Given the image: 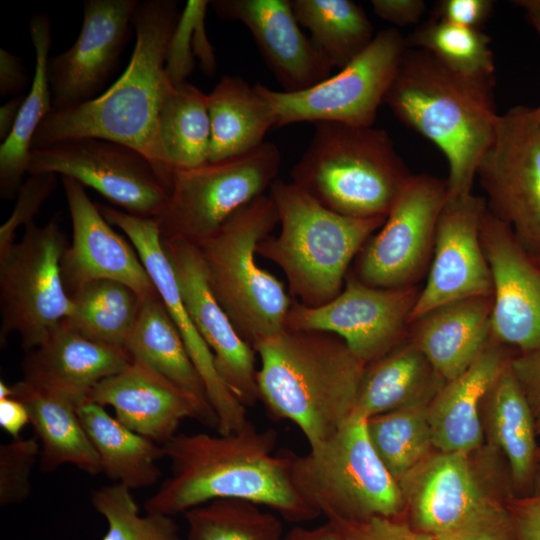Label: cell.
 Returning a JSON list of instances; mask_svg holds the SVG:
<instances>
[{"instance_id":"obj_34","label":"cell","mask_w":540,"mask_h":540,"mask_svg":"<svg viewBox=\"0 0 540 540\" xmlns=\"http://www.w3.org/2000/svg\"><path fill=\"white\" fill-rule=\"evenodd\" d=\"M125 349L133 359L210 404L201 376L159 294L142 301Z\"/></svg>"},{"instance_id":"obj_46","label":"cell","mask_w":540,"mask_h":540,"mask_svg":"<svg viewBox=\"0 0 540 540\" xmlns=\"http://www.w3.org/2000/svg\"><path fill=\"white\" fill-rule=\"evenodd\" d=\"M511 368L530 407L537 435L540 436V347L515 354L511 359Z\"/></svg>"},{"instance_id":"obj_1","label":"cell","mask_w":540,"mask_h":540,"mask_svg":"<svg viewBox=\"0 0 540 540\" xmlns=\"http://www.w3.org/2000/svg\"><path fill=\"white\" fill-rule=\"evenodd\" d=\"M277 432L248 421L237 432L177 434L163 445L170 476L144 503L173 516L218 499L245 500L299 523L319 516L292 481L293 453H276Z\"/></svg>"},{"instance_id":"obj_29","label":"cell","mask_w":540,"mask_h":540,"mask_svg":"<svg viewBox=\"0 0 540 540\" xmlns=\"http://www.w3.org/2000/svg\"><path fill=\"white\" fill-rule=\"evenodd\" d=\"M14 397L22 401L39 440L40 467L51 472L71 464L90 475L102 473L98 455L77 413L73 398L25 380L12 384Z\"/></svg>"},{"instance_id":"obj_28","label":"cell","mask_w":540,"mask_h":540,"mask_svg":"<svg viewBox=\"0 0 540 540\" xmlns=\"http://www.w3.org/2000/svg\"><path fill=\"white\" fill-rule=\"evenodd\" d=\"M512 359V358H511ZM511 359L484 396L483 426L507 460L514 497L532 494L539 445L530 407L513 374Z\"/></svg>"},{"instance_id":"obj_6","label":"cell","mask_w":540,"mask_h":540,"mask_svg":"<svg viewBox=\"0 0 540 540\" xmlns=\"http://www.w3.org/2000/svg\"><path fill=\"white\" fill-rule=\"evenodd\" d=\"M412 174L385 130L315 124L291 182L327 209L352 218L387 217Z\"/></svg>"},{"instance_id":"obj_48","label":"cell","mask_w":540,"mask_h":540,"mask_svg":"<svg viewBox=\"0 0 540 540\" xmlns=\"http://www.w3.org/2000/svg\"><path fill=\"white\" fill-rule=\"evenodd\" d=\"M507 511L515 540H540V495L511 497Z\"/></svg>"},{"instance_id":"obj_31","label":"cell","mask_w":540,"mask_h":540,"mask_svg":"<svg viewBox=\"0 0 540 540\" xmlns=\"http://www.w3.org/2000/svg\"><path fill=\"white\" fill-rule=\"evenodd\" d=\"M211 126L209 162L246 154L265 141L277 117L256 88L238 76H223L207 94Z\"/></svg>"},{"instance_id":"obj_11","label":"cell","mask_w":540,"mask_h":540,"mask_svg":"<svg viewBox=\"0 0 540 540\" xmlns=\"http://www.w3.org/2000/svg\"><path fill=\"white\" fill-rule=\"evenodd\" d=\"M408 46L395 28L375 34L370 45L348 65L317 85L295 93L256 88L270 103L277 126L298 122H338L373 126Z\"/></svg>"},{"instance_id":"obj_9","label":"cell","mask_w":540,"mask_h":540,"mask_svg":"<svg viewBox=\"0 0 540 540\" xmlns=\"http://www.w3.org/2000/svg\"><path fill=\"white\" fill-rule=\"evenodd\" d=\"M66 236L55 216L27 225L20 241L0 252V344L10 334L29 352L41 345L73 311L62 279Z\"/></svg>"},{"instance_id":"obj_4","label":"cell","mask_w":540,"mask_h":540,"mask_svg":"<svg viewBox=\"0 0 540 540\" xmlns=\"http://www.w3.org/2000/svg\"><path fill=\"white\" fill-rule=\"evenodd\" d=\"M253 348L259 400L275 419L297 425L310 448L352 416L366 364L339 336L285 327Z\"/></svg>"},{"instance_id":"obj_42","label":"cell","mask_w":540,"mask_h":540,"mask_svg":"<svg viewBox=\"0 0 540 540\" xmlns=\"http://www.w3.org/2000/svg\"><path fill=\"white\" fill-rule=\"evenodd\" d=\"M36 438L17 437L0 446V505L24 502L31 494V474L40 457Z\"/></svg>"},{"instance_id":"obj_14","label":"cell","mask_w":540,"mask_h":540,"mask_svg":"<svg viewBox=\"0 0 540 540\" xmlns=\"http://www.w3.org/2000/svg\"><path fill=\"white\" fill-rule=\"evenodd\" d=\"M476 177L488 210L540 256V118L535 108L520 105L498 116Z\"/></svg>"},{"instance_id":"obj_13","label":"cell","mask_w":540,"mask_h":540,"mask_svg":"<svg viewBox=\"0 0 540 540\" xmlns=\"http://www.w3.org/2000/svg\"><path fill=\"white\" fill-rule=\"evenodd\" d=\"M447 198L446 180L412 175L381 228L357 254L351 272L372 287L418 286L431 264L436 226Z\"/></svg>"},{"instance_id":"obj_12","label":"cell","mask_w":540,"mask_h":540,"mask_svg":"<svg viewBox=\"0 0 540 540\" xmlns=\"http://www.w3.org/2000/svg\"><path fill=\"white\" fill-rule=\"evenodd\" d=\"M42 173L74 179L139 217L157 219L169 201V184L154 164L110 140L82 137L33 148L28 174Z\"/></svg>"},{"instance_id":"obj_19","label":"cell","mask_w":540,"mask_h":540,"mask_svg":"<svg viewBox=\"0 0 540 540\" xmlns=\"http://www.w3.org/2000/svg\"><path fill=\"white\" fill-rule=\"evenodd\" d=\"M139 4L137 0H85L73 45L49 59L52 111L96 98L119 62Z\"/></svg>"},{"instance_id":"obj_21","label":"cell","mask_w":540,"mask_h":540,"mask_svg":"<svg viewBox=\"0 0 540 540\" xmlns=\"http://www.w3.org/2000/svg\"><path fill=\"white\" fill-rule=\"evenodd\" d=\"M72 223V241L64 251L61 273L69 295L95 280H113L133 289L141 301L158 296L137 251L116 233L84 189L61 177Z\"/></svg>"},{"instance_id":"obj_2","label":"cell","mask_w":540,"mask_h":540,"mask_svg":"<svg viewBox=\"0 0 540 540\" xmlns=\"http://www.w3.org/2000/svg\"><path fill=\"white\" fill-rule=\"evenodd\" d=\"M180 14L174 0L139 2L132 19L135 46L125 72L96 98L51 111L37 129L32 149L82 137L118 142L145 155L170 185L172 171L159 123L173 86L166 57Z\"/></svg>"},{"instance_id":"obj_47","label":"cell","mask_w":540,"mask_h":540,"mask_svg":"<svg viewBox=\"0 0 540 540\" xmlns=\"http://www.w3.org/2000/svg\"><path fill=\"white\" fill-rule=\"evenodd\" d=\"M493 5L491 0H443L436 4L433 19L480 30Z\"/></svg>"},{"instance_id":"obj_40","label":"cell","mask_w":540,"mask_h":540,"mask_svg":"<svg viewBox=\"0 0 540 540\" xmlns=\"http://www.w3.org/2000/svg\"><path fill=\"white\" fill-rule=\"evenodd\" d=\"M407 46L431 53L450 69L471 76H494L490 38L479 29L432 19L408 38Z\"/></svg>"},{"instance_id":"obj_15","label":"cell","mask_w":540,"mask_h":540,"mask_svg":"<svg viewBox=\"0 0 540 540\" xmlns=\"http://www.w3.org/2000/svg\"><path fill=\"white\" fill-rule=\"evenodd\" d=\"M420 290L372 287L349 270L342 291L324 305L307 307L292 298L285 327L333 333L368 365L407 338Z\"/></svg>"},{"instance_id":"obj_20","label":"cell","mask_w":540,"mask_h":540,"mask_svg":"<svg viewBox=\"0 0 540 540\" xmlns=\"http://www.w3.org/2000/svg\"><path fill=\"white\" fill-rule=\"evenodd\" d=\"M163 243L186 309L213 354L221 380L243 406H254L259 401L257 354L214 297L198 247L183 240Z\"/></svg>"},{"instance_id":"obj_41","label":"cell","mask_w":540,"mask_h":540,"mask_svg":"<svg viewBox=\"0 0 540 540\" xmlns=\"http://www.w3.org/2000/svg\"><path fill=\"white\" fill-rule=\"evenodd\" d=\"M132 490L123 484L103 486L92 492L91 503L107 522L102 540H181L172 516H142Z\"/></svg>"},{"instance_id":"obj_18","label":"cell","mask_w":540,"mask_h":540,"mask_svg":"<svg viewBox=\"0 0 540 540\" xmlns=\"http://www.w3.org/2000/svg\"><path fill=\"white\" fill-rule=\"evenodd\" d=\"M486 209L485 198L473 193L447 198L436 226L427 279L410 322L449 302L492 295V275L480 239Z\"/></svg>"},{"instance_id":"obj_5","label":"cell","mask_w":540,"mask_h":540,"mask_svg":"<svg viewBox=\"0 0 540 540\" xmlns=\"http://www.w3.org/2000/svg\"><path fill=\"white\" fill-rule=\"evenodd\" d=\"M280 232L268 236L257 255L284 273L289 295L307 307L330 302L366 241L386 217L352 218L322 206L292 182L276 179L270 187Z\"/></svg>"},{"instance_id":"obj_24","label":"cell","mask_w":540,"mask_h":540,"mask_svg":"<svg viewBox=\"0 0 540 540\" xmlns=\"http://www.w3.org/2000/svg\"><path fill=\"white\" fill-rule=\"evenodd\" d=\"M210 5L220 18L247 27L283 92H300L331 76L332 67L301 31L291 0H214Z\"/></svg>"},{"instance_id":"obj_44","label":"cell","mask_w":540,"mask_h":540,"mask_svg":"<svg viewBox=\"0 0 540 540\" xmlns=\"http://www.w3.org/2000/svg\"><path fill=\"white\" fill-rule=\"evenodd\" d=\"M210 1H187L181 12L175 30L169 42L166 57V72L173 84L185 81L194 67L191 40L198 19L206 14Z\"/></svg>"},{"instance_id":"obj_27","label":"cell","mask_w":540,"mask_h":540,"mask_svg":"<svg viewBox=\"0 0 540 540\" xmlns=\"http://www.w3.org/2000/svg\"><path fill=\"white\" fill-rule=\"evenodd\" d=\"M492 295L449 302L410 322L407 339L436 373L451 380L463 373L492 338Z\"/></svg>"},{"instance_id":"obj_49","label":"cell","mask_w":540,"mask_h":540,"mask_svg":"<svg viewBox=\"0 0 540 540\" xmlns=\"http://www.w3.org/2000/svg\"><path fill=\"white\" fill-rule=\"evenodd\" d=\"M435 540H515L507 508L464 528L442 534Z\"/></svg>"},{"instance_id":"obj_35","label":"cell","mask_w":540,"mask_h":540,"mask_svg":"<svg viewBox=\"0 0 540 540\" xmlns=\"http://www.w3.org/2000/svg\"><path fill=\"white\" fill-rule=\"evenodd\" d=\"M298 23L332 68L342 69L374 39V28L360 5L351 0H291Z\"/></svg>"},{"instance_id":"obj_43","label":"cell","mask_w":540,"mask_h":540,"mask_svg":"<svg viewBox=\"0 0 540 540\" xmlns=\"http://www.w3.org/2000/svg\"><path fill=\"white\" fill-rule=\"evenodd\" d=\"M56 184V174H29L19 188L10 217L0 227V252L15 242L16 231L20 226L26 227L35 222L34 216L54 191Z\"/></svg>"},{"instance_id":"obj_36","label":"cell","mask_w":540,"mask_h":540,"mask_svg":"<svg viewBox=\"0 0 540 540\" xmlns=\"http://www.w3.org/2000/svg\"><path fill=\"white\" fill-rule=\"evenodd\" d=\"M159 125L171 171L209 162L211 126L207 94L199 88L185 81L173 84L164 99Z\"/></svg>"},{"instance_id":"obj_38","label":"cell","mask_w":540,"mask_h":540,"mask_svg":"<svg viewBox=\"0 0 540 540\" xmlns=\"http://www.w3.org/2000/svg\"><path fill=\"white\" fill-rule=\"evenodd\" d=\"M427 407L401 408L366 420L368 438L374 451L398 483L434 449Z\"/></svg>"},{"instance_id":"obj_23","label":"cell","mask_w":540,"mask_h":540,"mask_svg":"<svg viewBox=\"0 0 540 540\" xmlns=\"http://www.w3.org/2000/svg\"><path fill=\"white\" fill-rule=\"evenodd\" d=\"M470 455L431 453L399 482L417 530L436 537L504 509L485 491Z\"/></svg>"},{"instance_id":"obj_17","label":"cell","mask_w":540,"mask_h":540,"mask_svg":"<svg viewBox=\"0 0 540 540\" xmlns=\"http://www.w3.org/2000/svg\"><path fill=\"white\" fill-rule=\"evenodd\" d=\"M98 207L110 224L126 234L150 275L201 376L208 400L218 419V433L226 435L239 431L249 421L247 408L221 380L213 354L186 309L157 220L135 216L109 206Z\"/></svg>"},{"instance_id":"obj_26","label":"cell","mask_w":540,"mask_h":540,"mask_svg":"<svg viewBox=\"0 0 540 540\" xmlns=\"http://www.w3.org/2000/svg\"><path fill=\"white\" fill-rule=\"evenodd\" d=\"M516 351L491 338L460 375L445 381L427 407L434 449L471 454L484 440L482 403L503 366Z\"/></svg>"},{"instance_id":"obj_37","label":"cell","mask_w":540,"mask_h":540,"mask_svg":"<svg viewBox=\"0 0 540 540\" xmlns=\"http://www.w3.org/2000/svg\"><path fill=\"white\" fill-rule=\"evenodd\" d=\"M70 297L73 311L63 323L87 338L125 348L142 303L133 289L118 281L95 280Z\"/></svg>"},{"instance_id":"obj_3","label":"cell","mask_w":540,"mask_h":540,"mask_svg":"<svg viewBox=\"0 0 540 540\" xmlns=\"http://www.w3.org/2000/svg\"><path fill=\"white\" fill-rule=\"evenodd\" d=\"M494 76L456 72L423 49L407 48L384 101L398 120L433 142L449 165L448 197L472 193L498 114Z\"/></svg>"},{"instance_id":"obj_51","label":"cell","mask_w":540,"mask_h":540,"mask_svg":"<svg viewBox=\"0 0 540 540\" xmlns=\"http://www.w3.org/2000/svg\"><path fill=\"white\" fill-rule=\"evenodd\" d=\"M28 77L20 59L9 51L0 49V94L16 95L27 85ZM19 95V94H18Z\"/></svg>"},{"instance_id":"obj_8","label":"cell","mask_w":540,"mask_h":540,"mask_svg":"<svg viewBox=\"0 0 540 540\" xmlns=\"http://www.w3.org/2000/svg\"><path fill=\"white\" fill-rule=\"evenodd\" d=\"M291 474L298 494L327 521L396 519L406 508L400 484L378 458L360 417L351 416L307 454L293 453Z\"/></svg>"},{"instance_id":"obj_45","label":"cell","mask_w":540,"mask_h":540,"mask_svg":"<svg viewBox=\"0 0 540 540\" xmlns=\"http://www.w3.org/2000/svg\"><path fill=\"white\" fill-rule=\"evenodd\" d=\"M331 523L350 540H435L434 536L393 518L373 517L360 522Z\"/></svg>"},{"instance_id":"obj_22","label":"cell","mask_w":540,"mask_h":540,"mask_svg":"<svg viewBox=\"0 0 540 540\" xmlns=\"http://www.w3.org/2000/svg\"><path fill=\"white\" fill-rule=\"evenodd\" d=\"M87 400L111 406L123 425L161 446L178 434L184 419H194L211 428L218 426L208 402L136 359L98 383Z\"/></svg>"},{"instance_id":"obj_50","label":"cell","mask_w":540,"mask_h":540,"mask_svg":"<svg viewBox=\"0 0 540 540\" xmlns=\"http://www.w3.org/2000/svg\"><path fill=\"white\" fill-rule=\"evenodd\" d=\"M374 13L395 26L415 24L425 11L422 0H372Z\"/></svg>"},{"instance_id":"obj_10","label":"cell","mask_w":540,"mask_h":540,"mask_svg":"<svg viewBox=\"0 0 540 540\" xmlns=\"http://www.w3.org/2000/svg\"><path fill=\"white\" fill-rule=\"evenodd\" d=\"M280 163L279 148L265 141L243 155L172 171L169 201L156 219L162 240L198 244L207 239L271 187Z\"/></svg>"},{"instance_id":"obj_56","label":"cell","mask_w":540,"mask_h":540,"mask_svg":"<svg viewBox=\"0 0 540 540\" xmlns=\"http://www.w3.org/2000/svg\"><path fill=\"white\" fill-rule=\"evenodd\" d=\"M532 494L540 495V446H539V454H538L537 467H536V472H535Z\"/></svg>"},{"instance_id":"obj_33","label":"cell","mask_w":540,"mask_h":540,"mask_svg":"<svg viewBox=\"0 0 540 540\" xmlns=\"http://www.w3.org/2000/svg\"><path fill=\"white\" fill-rule=\"evenodd\" d=\"M30 38L35 51V69L30 90L19 110L15 124L0 146V195L10 199L17 195L32 150L37 129L52 111L48 80L49 51L52 26L47 14H35L29 23Z\"/></svg>"},{"instance_id":"obj_16","label":"cell","mask_w":540,"mask_h":540,"mask_svg":"<svg viewBox=\"0 0 540 540\" xmlns=\"http://www.w3.org/2000/svg\"><path fill=\"white\" fill-rule=\"evenodd\" d=\"M480 239L493 283L492 338L517 353L540 347V256L488 208Z\"/></svg>"},{"instance_id":"obj_54","label":"cell","mask_w":540,"mask_h":540,"mask_svg":"<svg viewBox=\"0 0 540 540\" xmlns=\"http://www.w3.org/2000/svg\"><path fill=\"white\" fill-rule=\"evenodd\" d=\"M25 97L24 94H19L0 107V139L2 142L10 134Z\"/></svg>"},{"instance_id":"obj_39","label":"cell","mask_w":540,"mask_h":540,"mask_svg":"<svg viewBox=\"0 0 540 540\" xmlns=\"http://www.w3.org/2000/svg\"><path fill=\"white\" fill-rule=\"evenodd\" d=\"M187 540H283L273 512L239 499H218L183 513Z\"/></svg>"},{"instance_id":"obj_55","label":"cell","mask_w":540,"mask_h":540,"mask_svg":"<svg viewBox=\"0 0 540 540\" xmlns=\"http://www.w3.org/2000/svg\"><path fill=\"white\" fill-rule=\"evenodd\" d=\"M516 3L524 9L528 21L540 37V0H523ZM535 111L540 118V105L535 108Z\"/></svg>"},{"instance_id":"obj_53","label":"cell","mask_w":540,"mask_h":540,"mask_svg":"<svg viewBox=\"0 0 540 540\" xmlns=\"http://www.w3.org/2000/svg\"><path fill=\"white\" fill-rule=\"evenodd\" d=\"M283 540H350L331 522L327 521L313 528L295 526L290 529Z\"/></svg>"},{"instance_id":"obj_32","label":"cell","mask_w":540,"mask_h":540,"mask_svg":"<svg viewBox=\"0 0 540 540\" xmlns=\"http://www.w3.org/2000/svg\"><path fill=\"white\" fill-rule=\"evenodd\" d=\"M77 413L107 477L131 490L160 479L156 462L165 457L163 446L132 431L95 402L85 400Z\"/></svg>"},{"instance_id":"obj_7","label":"cell","mask_w":540,"mask_h":540,"mask_svg":"<svg viewBox=\"0 0 540 540\" xmlns=\"http://www.w3.org/2000/svg\"><path fill=\"white\" fill-rule=\"evenodd\" d=\"M277 223L275 204L270 195L263 194L195 244L214 297L252 347L285 328L292 302L284 284L255 259L258 244L270 236Z\"/></svg>"},{"instance_id":"obj_25","label":"cell","mask_w":540,"mask_h":540,"mask_svg":"<svg viewBox=\"0 0 540 540\" xmlns=\"http://www.w3.org/2000/svg\"><path fill=\"white\" fill-rule=\"evenodd\" d=\"M132 356L123 347L85 337L65 323L22 361L23 380L67 395L78 403L102 380L118 373Z\"/></svg>"},{"instance_id":"obj_52","label":"cell","mask_w":540,"mask_h":540,"mask_svg":"<svg viewBox=\"0 0 540 540\" xmlns=\"http://www.w3.org/2000/svg\"><path fill=\"white\" fill-rule=\"evenodd\" d=\"M30 424L25 404L12 397L0 400V426L12 438L20 437L23 428Z\"/></svg>"},{"instance_id":"obj_30","label":"cell","mask_w":540,"mask_h":540,"mask_svg":"<svg viewBox=\"0 0 540 540\" xmlns=\"http://www.w3.org/2000/svg\"><path fill=\"white\" fill-rule=\"evenodd\" d=\"M444 382L424 354L406 338L366 365L352 416L367 420L401 408L428 405Z\"/></svg>"}]
</instances>
